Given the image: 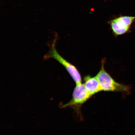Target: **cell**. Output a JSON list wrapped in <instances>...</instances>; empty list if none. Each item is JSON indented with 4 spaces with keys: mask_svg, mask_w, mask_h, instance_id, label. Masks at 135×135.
<instances>
[{
    "mask_svg": "<svg viewBox=\"0 0 135 135\" xmlns=\"http://www.w3.org/2000/svg\"><path fill=\"white\" fill-rule=\"evenodd\" d=\"M135 20V17L122 16L110 21L113 32L116 36L121 35L128 32Z\"/></svg>",
    "mask_w": 135,
    "mask_h": 135,
    "instance_id": "cell-4",
    "label": "cell"
},
{
    "mask_svg": "<svg viewBox=\"0 0 135 135\" xmlns=\"http://www.w3.org/2000/svg\"><path fill=\"white\" fill-rule=\"evenodd\" d=\"M84 81L86 89L91 97L102 91L99 81L96 76H86L84 78Z\"/></svg>",
    "mask_w": 135,
    "mask_h": 135,
    "instance_id": "cell-5",
    "label": "cell"
},
{
    "mask_svg": "<svg viewBox=\"0 0 135 135\" xmlns=\"http://www.w3.org/2000/svg\"><path fill=\"white\" fill-rule=\"evenodd\" d=\"M91 97L86 89L84 84H76L74 89L71 100L63 105L62 107H71L78 113L80 114L82 105Z\"/></svg>",
    "mask_w": 135,
    "mask_h": 135,
    "instance_id": "cell-3",
    "label": "cell"
},
{
    "mask_svg": "<svg viewBox=\"0 0 135 135\" xmlns=\"http://www.w3.org/2000/svg\"><path fill=\"white\" fill-rule=\"evenodd\" d=\"M105 60L103 59L101 68L96 76L99 81L101 90L104 91L121 92L123 95H127L131 93L130 85H125L114 80L104 68Z\"/></svg>",
    "mask_w": 135,
    "mask_h": 135,
    "instance_id": "cell-1",
    "label": "cell"
},
{
    "mask_svg": "<svg viewBox=\"0 0 135 135\" xmlns=\"http://www.w3.org/2000/svg\"><path fill=\"white\" fill-rule=\"evenodd\" d=\"M57 38V37H56L54 40L49 51L45 56V60H47L50 58L55 59L65 68L75 81L76 84L82 83L81 77L76 68L67 61L57 51L55 48Z\"/></svg>",
    "mask_w": 135,
    "mask_h": 135,
    "instance_id": "cell-2",
    "label": "cell"
}]
</instances>
